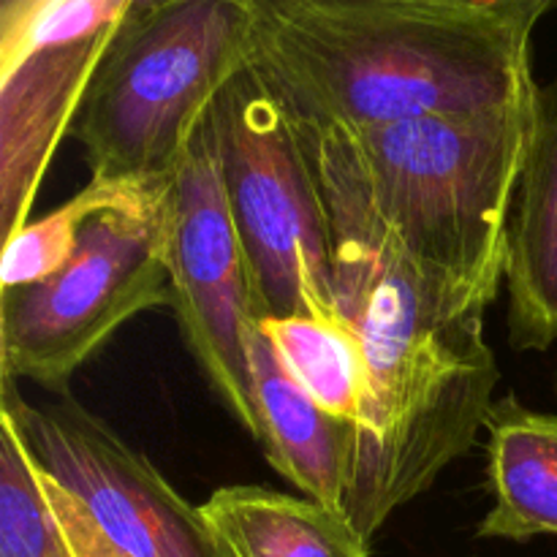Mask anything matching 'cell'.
Segmentation results:
<instances>
[{"mask_svg": "<svg viewBox=\"0 0 557 557\" xmlns=\"http://www.w3.org/2000/svg\"><path fill=\"white\" fill-rule=\"evenodd\" d=\"M484 435L493 506L476 536L520 544L557 536V413L528 408L509 392L490 408Z\"/></svg>", "mask_w": 557, "mask_h": 557, "instance_id": "7c38bea8", "label": "cell"}, {"mask_svg": "<svg viewBox=\"0 0 557 557\" xmlns=\"http://www.w3.org/2000/svg\"><path fill=\"white\" fill-rule=\"evenodd\" d=\"M166 232L169 196L141 210L98 212L54 275L0 292V375L69 395L76 370L120 326L172 305Z\"/></svg>", "mask_w": 557, "mask_h": 557, "instance_id": "8992f818", "label": "cell"}, {"mask_svg": "<svg viewBox=\"0 0 557 557\" xmlns=\"http://www.w3.org/2000/svg\"><path fill=\"white\" fill-rule=\"evenodd\" d=\"M166 270L190 357L234 422L256 441L248 343L261 321L253 270L228 212L210 114L169 194Z\"/></svg>", "mask_w": 557, "mask_h": 557, "instance_id": "52a82bcc", "label": "cell"}, {"mask_svg": "<svg viewBox=\"0 0 557 557\" xmlns=\"http://www.w3.org/2000/svg\"><path fill=\"white\" fill-rule=\"evenodd\" d=\"M210 128L228 212L253 270L261 319L343 321L319 177L297 128L250 65L215 98Z\"/></svg>", "mask_w": 557, "mask_h": 557, "instance_id": "5b68a950", "label": "cell"}, {"mask_svg": "<svg viewBox=\"0 0 557 557\" xmlns=\"http://www.w3.org/2000/svg\"><path fill=\"white\" fill-rule=\"evenodd\" d=\"M506 294L511 351H549L557 343V76L536 87L531 147L509 218Z\"/></svg>", "mask_w": 557, "mask_h": 557, "instance_id": "30bf717a", "label": "cell"}, {"mask_svg": "<svg viewBox=\"0 0 557 557\" xmlns=\"http://www.w3.org/2000/svg\"><path fill=\"white\" fill-rule=\"evenodd\" d=\"M553 389H555V400H557V373H555V381H553Z\"/></svg>", "mask_w": 557, "mask_h": 557, "instance_id": "d6986e66", "label": "cell"}, {"mask_svg": "<svg viewBox=\"0 0 557 557\" xmlns=\"http://www.w3.org/2000/svg\"><path fill=\"white\" fill-rule=\"evenodd\" d=\"M533 101L324 136L403 253L484 313L506 286L509 218L531 147Z\"/></svg>", "mask_w": 557, "mask_h": 557, "instance_id": "3957f363", "label": "cell"}, {"mask_svg": "<svg viewBox=\"0 0 557 557\" xmlns=\"http://www.w3.org/2000/svg\"><path fill=\"white\" fill-rule=\"evenodd\" d=\"M553 0H253L250 71L297 134L515 107L536 96Z\"/></svg>", "mask_w": 557, "mask_h": 557, "instance_id": "7a4b0ae2", "label": "cell"}, {"mask_svg": "<svg viewBox=\"0 0 557 557\" xmlns=\"http://www.w3.org/2000/svg\"><path fill=\"white\" fill-rule=\"evenodd\" d=\"M250 33L253 0H134L71 125L92 180L174 183Z\"/></svg>", "mask_w": 557, "mask_h": 557, "instance_id": "277c9868", "label": "cell"}, {"mask_svg": "<svg viewBox=\"0 0 557 557\" xmlns=\"http://www.w3.org/2000/svg\"><path fill=\"white\" fill-rule=\"evenodd\" d=\"M253 389L256 441L267 462L302 498L346 517L357 424L321 408L281 362L272 343L256 326L248 343Z\"/></svg>", "mask_w": 557, "mask_h": 557, "instance_id": "8fae6325", "label": "cell"}, {"mask_svg": "<svg viewBox=\"0 0 557 557\" xmlns=\"http://www.w3.org/2000/svg\"><path fill=\"white\" fill-rule=\"evenodd\" d=\"M259 330L272 343L292 379L332 417L357 424L368 397L362 348L343 321L308 315L261 319Z\"/></svg>", "mask_w": 557, "mask_h": 557, "instance_id": "5bb4252c", "label": "cell"}, {"mask_svg": "<svg viewBox=\"0 0 557 557\" xmlns=\"http://www.w3.org/2000/svg\"><path fill=\"white\" fill-rule=\"evenodd\" d=\"M199 511L232 557H370L348 517L261 484L218 487Z\"/></svg>", "mask_w": 557, "mask_h": 557, "instance_id": "4fadbf2b", "label": "cell"}, {"mask_svg": "<svg viewBox=\"0 0 557 557\" xmlns=\"http://www.w3.org/2000/svg\"><path fill=\"white\" fill-rule=\"evenodd\" d=\"M0 413L44 473L85 504L125 557H232L163 473L74 397L30 403L3 379Z\"/></svg>", "mask_w": 557, "mask_h": 557, "instance_id": "ba28073f", "label": "cell"}, {"mask_svg": "<svg viewBox=\"0 0 557 557\" xmlns=\"http://www.w3.org/2000/svg\"><path fill=\"white\" fill-rule=\"evenodd\" d=\"M117 30V27H114ZM114 30L47 49L0 69V226L9 243L27 226L49 161L71 134L87 85Z\"/></svg>", "mask_w": 557, "mask_h": 557, "instance_id": "9c48e42d", "label": "cell"}, {"mask_svg": "<svg viewBox=\"0 0 557 557\" xmlns=\"http://www.w3.org/2000/svg\"><path fill=\"white\" fill-rule=\"evenodd\" d=\"M38 482H41L44 500H47L49 511H52L54 525H58L71 557H125L112 542H109L107 533L101 531V525L92 520V515L85 509V504H82L76 495H71L69 490L60 487L49 473L41 471V468H38Z\"/></svg>", "mask_w": 557, "mask_h": 557, "instance_id": "ac0fdd59", "label": "cell"}, {"mask_svg": "<svg viewBox=\"0 0 557 557\" xmlns=\"http://www.w3.org/2000/svg\"><path fill=\"white\" fill-rule=\"evenodd\" d=\"M0 557H71L20 430L0 413Z\"/></svg>", "mask_w": 557, "mask_h": 557, "instance_id": "e0dca14e", "label": "cell"}, {"mask_svg": "<svg viewBox=\"0 0 557 557\" xmlns=\"http://www.w3.org/2000/svg\"><path fill=\"white\" fill-rule=\"evenodd\" d=\"M172 190L169 185H134L92 180L71 201L22 226L3 243L0 292L30 286L54 275L74 253L79 234L92 215L107 210H141L161 205Z\"/></svg>", "mask_w": 557, "mask_h": 557, "instance_id": "9a60e30c", "label": "cell"}, {"mask_svg": "<svg viewBox=\"0 0 557 557\" xmlns=\"http://www.w3.org/2000/svg\"><path fill=\"white\" fill-rule=\"evenodd\" d=\"M299 139L330 215L337 313L357 335L368 373L346 517L370 542L476 446L500 370L487 313L451 297L403 253L330 139Z\"/></svg>", "mask_w": 557, "mask_h": 557, "instance_id": "6da1fadb", "label": "cell"}, {"mask_svg": "<svg viewBox=\"0 0 557 557\" xmlns=\"http://www.w3.org/2000/svg\"><path fill=\"white\" fill-rule=\"evenodd\" d=\"M134 0H3L0 69L114 30Z\"/></svg>", "mask_w": 557, "mask_h": 557, "instance_id": "2e32d148", "label": "cell"}]
</instances>
